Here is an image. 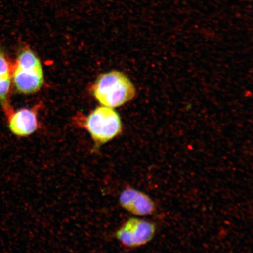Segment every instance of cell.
I'll list each match as a JSON object with an SVG mask.
<instances>
[{
	"instance_id": "cell-3",
	"label": "cell",
	"mask_w": 253,
	"mask_h": 253,
	"mask_svg": "<svg viewBox=\"0 0 253 253\" xmlns=\"http://www.w3.org/2000/svg\"><path fill=\"white\" fill-rule=\"evenodd\" d=\"M156 226L152 221L131 217L116 231V239L126 248H137L147 245L154 238Z\"/></svg>"
},
{
	"instance_id": "cell-4",
	"label": "cell",
	"mask_w": 253,
	"mask_h": 253,
	"mask_svg": "<svg viewBox=\"0 0 253 253\" xmlns=\"http://www.w3.org/2000/svg\"><path fill=\"white\" fill-rule=\"evenodd\" d=\"M12 80L18 92L30 94L42 87L44 74L42 64L12 66Z\"/></svg>"
},
{
	"instance_id": "cell-1",
	"label": "cell",
	"mask_w": 253,
	"mask_h": 253,
	"mask_svg": "<svg viewBox=\"0 0 253 253\" xmlns=\"http://www.w3.org/2000/svg\"><path fill=\"white\" fill-rule=\"evenodd\" d=\"M95 99L102 106L120 107L133 99L136 89L130 79L123 73L113 71L97 78L91 88Z\"/></svg>"
},
{
	"instance_id": "cell-7",
	"label": "cell",
	"mask_w": 253,
	"mask_h": 253,
	"mask_svg": "<svg viewBox=\"0 0 253 253\" xmlns=\"http://www.w3.org/2000/svg\"><path fill=\"white\" fill-rule=\"evenodd\" d=\"M12 66L5 50L0 47V103L4 110L11 107L8 97L11 88Z\"/></svg>"
},
{
	"instance_id": "cell-5",
	"label": "cell",
	"mask_w": 253,
	"mask_h": 253,
	"mask_svg": "<svg viewBox=\"0 0 253 253\" xmlns=\"http://www.w3.org/2000/svg\"><path fill=\"white\" fill-rule=\"evenodd\" d=\"M9 131L16 137H26L33 134L39 128L36 110L23 108L12 109L5 113Z\"/></svg>"
},
{
	"instance_id": "cell-2",
	"label": "cell",
	"mask_w": 253,
	"mask_h": 253,
	"mask_svg": "<svg viewBox=\"0 0 253 253\" xmlns=\"http://www.w3.org/2000/svg\"><path fill=\"white\" fill-rule=\"evenodd\" d=\"M82 126L90 134L96 149L115 140L123 131L118 113L114 108L104 106L95 109L86 117Z\"/></svg>"
},
{
	"instance_id": "cell-6",
	"label": "cell",
	"mask_w": 253,
	"mask_h": 253,
	"mask_svg": "<svg viewBox=\"0 0 253 253\" xmlns=\"http://www.w3.org/2000/svg\"><path fill=\"white\" fill-rule=\"evenodd\" d=\"M119 203L124 210L135 216H149L156 211V204L149 196L128 186L120 194Z\"/></svg>"
}]
</instances>
